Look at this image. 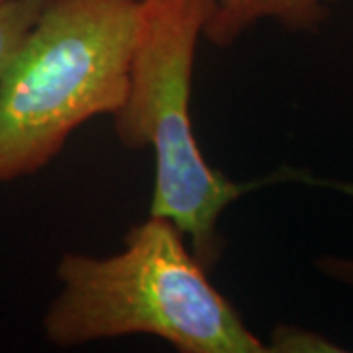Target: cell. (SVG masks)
I'll list each match as a JSON object with an SVG mask.
<instances>
[{"label": "cell", "instance_id": "5", "mask_svg": "<svg viewBox=\"0 0 353 353\" xmlns=\"http://www.w3.org/2000/svg\"><path fill=\"white\" fill-rule=\"evenodd\" d=\"M46 0L0 2V83L30 28L38 20Z\"/></svg>", "mask_w": 353, "mask_h": 353}, {"label": "cell", "instance_id": "2", "mask_svg": "<svg viewBox=\"0 0 353 353\" xmlns=\"http://www.w3.org/2000/svg\"><path fill=\"white\" fill-rule=\"evenodd\" d=\"M141 0H46L0 83V183L36 175L130 85Z\"/></svg>", "mask_w": 353, "mask_h": 353}, {"label": "cell", "instance_id": "1", "mask_svg": "<svg viewBox=\"0 0 353 353\" xmlns=\"http://www.w3.org/2000/svg\"><path fill=\"white\" fill-rule=\"evenodd\" d=\"M189 252L175 222L148 216L108 257L63 253L61 289L41 326L55 347L124 336H155L181 353H265L234 304Z\"/></svg>", "mask_w": 353, "mask_h": 353}, {"label": "cell", "instance_id": "7", "mask_svg": "<svg viewBox=\"0 0 353 353\" xmlns=\"http://www.w3.org/2000/svg\"><path fill=\"white\" fill-rule=\"evenodd\" d=\"M0 2H4V0H0Z\"/></svg>", "mask_w": 353, "mask_h": 353}, {"label": "cell", "instance_id": "6", "mask_svg": "<svg viewBox=\"0 0 353 353\" xmlns=\"http://www.w3.org/2000/svg\"><path fill=\"white\" fill-rule=\"evenodd\" d=\"M267 352L299 353V352H341L334 341L324 338L314 330H304L299 326H277L271 334Z\"/></svg>", "mask_w": 353, "mask_h": 353}, {"label": "cell", "instance_id": "3", "mask_svg": "<svg viewBox=\"0 0 353 353\" xmlns=\"http://www.w3.org/2000/svg\"><path fill=\"white\" fill-rule=\"evenodd\" d=\"M216 0H141L130 85L114 132L130 150L153 148L150 214L169 218L206 269L222 255L218 222L248 190L206 163L190 120L196 43Z\"/></svg>", "mask_w": 353, "mask_h": 353}, {"label": "cell", "instance_id": "4", "mask_svg": "<svg viewBox=\"0 0 353 353\" xmlns=\"http://www.w3.org/2000/svg\"><path fill=\"white\" fill-rule=\"evenodd\" d=\"M341 0H216L202 36L226 50L257 22L271 20L292 34H312L328 22Z\"/></svg>", "mask_w": 353, "mask_h": 353}]
</instances>
